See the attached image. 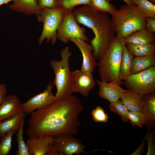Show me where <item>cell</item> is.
<instances>
[{
  "mask_svg": "<svg viewBox=\"0 0 155 155\" xmlns=\"http://www.w3.org/2000/svg\"><path fill=\"white\" fill-rule=\"evenodd\" d=\"M84 109L82 102L73 94L56 101L31 114L27 135L35 137L63 133L76 135L81 125L78 117Z\"/></svg>",
  "mask_w": 155,
  "mask_h": 155,
  "instance_id": "cell-1",
  "label": "cell"
},
{
  "mask_svg": "<svg viewBox=\"0 0 155 155\" xmlns=\"http://www.w3.org/2000/svg\"><path fill=\"white\" fill-rule=\"evenodd\" d=\"M78 23L91 29L94 37L90 42L95 60H100L112 39L116 34L111 19L106 13L96 10L88 5H84L73 11Z\"/></svg>",
  "mask_w": 155,
  "mask_h": 155,
  "instance_id": "cell-2",
  "label": "cell"
},
{
  "mask_svg": "<svg viewBox=\"0 0 155 155\" xmlns=\"http://www.w3.org/2000/svg\"><path fill=\"white\" fill-rule=\"evenodd\" d=\"M146 17L137 5L127 4L112 16L113 28L117 36L125 38L133 32L146 29Z\"/></svg>",
  "mask_w": 155,
  "mask_h": 155,
  "instance_id": "cell-3",
  "label": "cell"
},
{
  "mask_svg": "<svg viewBox=\"0 0 155 155\" xmlns=\"http://www.w3.org/2000/svg\"><path fill=\"white\" fill-rule=\"evenodd\" d=\"M125 38L116 36L111 40L98 63L100 76L102 81L114 82L120 85L119 71Z\"/></svg>",
  "mask_w": 155,
  "mask_h": 155,
  "instance_id": "cell-4",
  "label": "cell"
},
{
  "mask_svg": "<svg viewBox=\"0 0 155 155\" xmlns=\"http://www.w3.org/2000/svg\"><path fill=\"white\" fill-rule=\"evenodd\" d=\"M60 53V61L52 60L50 62L55 75L53 82L57 89L55 95L57 101L64 99L73 93L71 89V71L69 63L71 53L67 46L63 48Z\"/></svg>",
  "mask_w": 155,
  "mask_h": 155,
  "instance_id": "cell-5",
  "label": "cell"
},
{
  "mask_svg": "<svg viewBox=\"0 0 155 155\" xmlns=\"http://www.w3.org/2000/svg\"><path fill=\"white\" fill-rule=\"evenodd\" d=\"M66 13L58 8H45L37 16L38 21L43 24L41 34L38 39L40 45L42 43L45 39H46L47 43L51 41L52 45L55 44L58 38L57 28Z\"/></svg>",
  "mask_w": 155,
  "mask_h": 155,
  "instance_id": "cell-6",
  "label": "cell"
},
{
  "mask_svg": "<svg viewBox=\"0 0 155 155\" xmlns=\"http://www.w3.org/2000/svg\"><path fill=\"white\" fill-rule=\"evenodd\" d=\"M124 81L128 90L143 97L155 91V66L132 74Z\"/></svg>",
  "mask_w": 155,
  "mask_h": 155,
  "instance_id": "cell-7",
  "label": "cell"
},
{
  "mask_svg": "<svg viewBox=\"0 0 155 155\" xmlns=\"http://www.w3.org/2000/svg\"><path fill=\"white\" fill-rule=\"evenodd\" d=\"M85 28L80 27L75 19L73 11L66 13L57 30L58 39L64 43H68L71 38L79 39L88 42L85 34Z\"/></svg>",
  "mask_w": 155,
  "mask_h": 155,
  "instance_id": "cell-8",
  "label": "cell"
},
{
  "mask_svg": "<svg viewBox=\"0 0 155 155\" xmlns=\"http://www.w3.org/2000/svg\"><path fill=\"white\" fill-rule=\"evenodd\" d=\"M53 82L50 81L44 91L21 103L22 111L26 114H31L36 110L44 108L57 101L53 93Z\"/></svg>",
  "mask_w": 155,
  "mask_h": 155,
  "instance_id": "cell-9",
  "label": "cell"
},
{
  "mask_svg": "<svg viewBox=\"0 0 155 155\" xmlns=\"http://www.w3.org/2000/svg\"><path fill=\"white\" fill-rule=\"evenodd\" d=\"M67 133L60 134L55 136L53 146L58 150L61 155L86 154L89 152L84 150L86 146L81 141Z\"/></svg>",
  "mask_w": 155,
  "mask_h": 155,
  "instance_id": "cell-10",
  "label": "cell"
},
{
  "mask_svg": "<svg viewBox=\"0 0 155 155\" xmlns=\"http://www.w3.org/2000/svg\"><path fill=\"white\" fill-rule=\"evenodd\" d=\"M71 89L72 93L78 92L83 96H88L96 83L92 73L80 70L71 71Z\"/></svg>",
  "mask_w": 155,
  "mask_h": 155,
  "instance_id": "cell-11",
  "label": "cell"
},
{
  "mask_svg": "<svg viewBox=\"0 0 155 155\" xmlns=\"http://www.w3.org/2000/svg\"><path fill=\"white\" fill-rule=\"evenodd\" d=\"M55 139V137L52 135L29 137L26 143L29 154L47 155L53 146Z\"/></svg>",
  "mask_w": 155,
  "mask_h": 155,
  "instance_id": "cell-12",
  "label": "cell"
},
{
  "mask_svg": "<svg viewBox=\"0 0 155 155\" xmlns=\"http://www.w3.org/2000/svg\"><path fill=\"white\" fill-rule=\"evenodd\" d=\"M69 40L76 45L82 53L83 61L81 70L87 72L92 73L95 67L98 65V63L94 59L91 45L79 39L71 38Z\"/></svg>",
  "mask_w": 155,
  "mask_h": 155,
  "instance_id": "cell-13",
  "label": "cell"
},
{
  "mask_svg": "<svg viewBox=\"0 0 155 155\" xmlns=\"http://www.w3.org/2000/svg\"><path fill=\"white\" fill-rule=\"evenodd\" d=\"M96 82L99 88L98 96L110 102L119 100L121 95L129 91L123 89L119 84L115 82H109L102 80H97Z\"/></svg>",
  "mask_w": 155,
  "mask_h": 155,
  "instance_id": "cell-14",
  "label": "cell"
},
{
  "mask_svg": "<svg viewBox=\"0 0 155 155\" xmlns=\"http://www.w3.org/2000/svg\"><path fill=\"white\" fill-rule=\"evenodd\" d=\"M21 103L15 95L6 96L0 105V122L22 112Z\"/></svg>",
  "mask_w": 155,
  "mask_h": 155,
  "instance_id": "cell-15",
  "label": "cell"
},
{
  "mask_svg": "<svg viewBox=\"0 0 155 155\" xmlns=\"http://www.w3.org/2000/svg\"><path fill=\"white\" fill-rule=\"evenodd\" d=\"M12 1V4L8 6L10 9L26 16H37L40 13L36 0H13Z\"/></svg>",
  "mask_w": 155,
  "mask_h": 155,
  "instance_id": "cell-16",
  "label": "cell"
},
{
  "mask_svg": "<svg viewBox=\"0 0 155 155\" xmlns=\"http://www.w3.org/2000/svg\"><path fill=\"white\" fill-rule=\"evenodd\" d=\"M125 43L137 45H145L155 43V33L146 29L138 30L130 34L125 38Z\"/></svg>",
  "mask_w": 155,
  "mask_h": 155,
  "instance_id": "cell-17",
  "label": "cell"
},
{
  "mask_svg": "<svg viewBox=\"0 0 155 155\" xmlns=\"http://www.w3.org/2000/svg\"><path fill=\"white\" fill-rule=\"evenodd\" d=\"M26 114L22 111L20 113L0 122V137L8 133L17 131L22 121L25 120Z\"/></svg>",
  "mask_w": 155,
  "mask_h": 155,
  "instance_id": "cell-18",
  "label": "cell"
},
{
  "mask_svg": "<svg viewBox=\"0 0 155 155\" xmlns=\"http://www.w3.org/2000/svg\"><path fill=\"white\" fill-rule=\"evenodd\" d=\"M142 111L146 117V125L154 127L155 125V94L152 93L143 96Z\"/></svg>",
  "mask_w": 155,
  "mask_h": 155,
  "instance_id": "cell-19",
  "label": "cell"
},
{
  "mask_svg": "<svg viewBox=\"0 0 155 155\" xmlns=\"http://www.w3.org/2000/svg\"><path fill=\"white\" fill-rule=\"evenodd\" d=\"M120 98L122 103L129 111H142L143 97L129 90L123 93Z\"/></svg>",
  "mask_w": 155,
  "mask_h": 155,
  "instance_id": "cell-20",
  "label": "cell"
},
{
  "mask_svg": "<svg viewBox=\"0 0 155 155\" xmlns=\"http://www.w3.org/2000/svg\"><path fill=\"white\" fill-rule=\"evenodd\" d=\"M153 66H155V54L136 57L132 62L131 74L138 73Z\"/></svg>",
  "mask_w": 155,
  "mask_h": 155,
  "instance_id": "cell-21",
  "label": "cell"
},
{
  "mask_svg": "<svg viewBox=\"0 0 155 155\" xmlns=\"http://www.w3.org/2000/svg\"><path fill=\"white\" fill-rule=\"evenodd\" d=\"M134 55L124 46L119 71V78L121 80H125L131 74V67Z\"/></svg>",
  "mask_w": 155,
  "mask_h": 155,
  "instance_id": "cell-22",
  "label": "cell"
},
{
  "mask_svg": "<svg viewBox=\"0 0 155 155\" xmlns=\"http://www.w3.org/2000/svg\"><path fill=\"white\" fill-rule=\"evenodd\" d=\"M125 45L128 50L135 57L148 56L155 53V43L137 45L125 43Z\"/></svg>",
  "mask_w": 155,
  "mask_h": 155,
  "instance_id": "cell-23",
  "label": "cell"
},
{
  "mask_svg": "<svg viewBox=\"0 0 155 155\" xmlns=\"http://www.w3.org/2000/svg\"><path fill=\"white\" fill-rule=\"evenodd\" d=\"M90 0H55L54 8L66 13L73 11L75 7L79 5H88Z\"/></svg>",
  "mask_w": 155,
  "mask_h": 155,
  "instance_id": "cell-24",
  "label": "cell"
},
{
  "mask_svg": "<svg viewBox=\"0 0 155 155\" xmlns=\"http://www.w3.org/2000/svg\"><path fill=\"white\" fill-rule=\"evenodd\" d=\"M88 5L99 11L108 13L115 15L118 10L107 0H90Z\"/></svg>",
  "mask_w": 155,
  "mask_h": 155,
  "instance_id": "cell-25",
  "label": "cell"
},
{
  "mask_svg": "<svg viewBox=\"0 0 155 155\" xmlns=\"http://www.w3.org/2000/svg\"><path fill=\"white\" fill-rule=\"evenodd\" d=\"M146 14V17L155 19V5L148 0H131Z\"/></svg>",
  "mask_w": 155,
  "mask_h": 155,
  "instance_id": "cell-26",
  "label": "cell"
},
{
  "mask_svg": "<svg viewBox=\"0 0 155 155\" xmlns=\"http://www.w3.org/2000/svg\"><path fill=\"white\" fill-rule=\"evenodd\" d=\"M110 103L109 108L111 110L120 115L123 122H128L129 120L128 117L129 111L121 101L119 100Z\"/></svg>",
  "mask_w": 155,
  "mask_h": 155,
  "instance_id": "cell-27",
  "label": "cell"
},
{
  "mask_svg": "<svg viewBox=\"0 0 155 155\" xmlns=\"http://www.w3.org/2000/svg\"><path fill=\"white\" fill-rule=\"evenodd\" d=\"M15 133L12 131L0 137V155H7L9 153L12 148V137Z\"/></svg>",
  "mask_w": 155,
  "mask_h": 155,
  "instance_id": "cell-28",
  "label": "cell"
},
{
  "mask_svg": "<svg viewBox=\"0 0 155 155\" xmlns=\"http://www.w3.org/2000/svg\"><path fill=\"white\" fill-rule=\"evenodd\" d=\"M128 117L133 127L136 125L141 128L146 123V117L142 111H129Z\"/></svg>",
  "mask_w": 155,
  "mask_h": 155,
  "instance_id": "cell-29",
  "label": "cell"
},
{
  "mask_svg": "<svg viewBox=\"0 0 155 155\" xmlns=\"http://www.w3.org/2000/svg\"><path fill=\"white\" fill-rule=\"evenodd\" d=\"M24 121V120L22 121L16 135L18 144V150L17 151V155H30L28 147L23 139Z\"/></svg>",
  "mask_w": 155,
  "mask_h": 155,
  "instance_id": "cell-30",
  "label": "cell"
},
{
  "mask_svg": "<svg viewBox=\"0 0 155 155\" xmlns=\"http://www.w3.org/2000/svg\"><path fill=\"white\" fill-rule=\"evenodd\" d=\"M93 120L96 122L106 123L108 121V117L103 108L97 106L91 112Z\"/></svg>",
  "mask_w": 155,
  "mask_h": 155,
  "instance_id": "cell-31",
  "label": "cell"
},
{
  "mask_svg": "<svg viewBox=\"0 0 155 155\" xmlns=\"http://www.w3.org/2000/svg\"><path fill=\"white\" fill-rule=\"evenodd\" d=\"M146 135L145 139L148 143V150L146 155H155V146L153 145V140L154 133L148 131Z\"/></svg>",
  "mask_w": 155,
  "mask_h": 155,
  "instance_id": "cell-32",
  "label": "cell"
},
{
  "mask_svg": "<svg viewBox=\"0 0 155 155\" xmlns=\"http://www.w3.org/2000/svg\"><path fill=\"white\" fill-rule=\"evenodd\" d=\"M38 9L40 13L43 9L45 8H53L55 5V0H36Z\"/></svg>",
  "mask_w": 155,
  "mask_h": 155,
  "instance_id": "cell-33",
  "label": "cell"
},
{
  "mask_svg": "<svg viewBox=\"0 0 155 155\" xmlns=\"http://www.w3.org/2000/svg\"><path fill=\"white\" fill-rule=\"evenodd\" d=\"M146 29L149 32H155V19L146 17Z\"/></svg>",
  "mask_w": 155,
  "mask_h": 155,
  "instance_id": "cell-34",
  "label": "cell"
},
{
  "mask_svg": "<svg viewBox=\"0 0 155 155\" xmlns=\"http://www.w3.org/2000/svg\"><path fill=\"white\" fill-rule=\"evenodd\" d=\"M7 90L6 85L0 83V105L6 96Z\"/></svg>",
  "mask_w": 155,
  "mask_h": 155,
  "instance_id": "cell-35",
  "label": "cell"
},
{
  "mask_svg": "<svg viewBox=\"0 0 155 155\" xmlns=\"http://www.w3.org/2000/svg\"><path fill=\"white\" fill-rule=\"evenodd\" d=\"M144 140L142 143L133 152L131 155H140L143 152L145 146V143L144 142Z\"/></svg>",
  "mask_w": 155,
  "mask_h": 155,
  "instance_id": "cell-36",
  "label": "cell"
},
{
  "mask_svg": "<svg viewBox=\"0 0 155 155\" xmlns=\"http://www.w3.org/2000/svg\"><path fill=\"white\" fill-rule=\"evenodd\" d=\"M47 155H61V154L58 150L53 145Z\"/></svg>",
  "mask_w": 155,
  "mask_h": 155,
  "instance_id": "cell-37",
  "label": "cell"
},
{
  "mask_svg": "<svg viewBox=\"0 0 155 155\" xmlns=\"http://www.w3.org/2000/svg\"><path fill=\"white\" fill-rule=\"evenodd\" d=\"M13 0H0V7L3 4H7L9 2L12 1Z\"/></svg>",
  "mask_w": 155,
  "mask_h": 155,
  "instance_id": "cell-38",
  "label": "cell"
},
{
  "mask_svg": "<svg viewBox=\"0 0 155 155\" xmlns=\"http://www.w3.org/2000/svg\"><path fill=\"white\" fill-rule=\"evenodd\" d=\"M108 1L110 2V0H107ZM125 2L127 4L129 5H133L134 4L131 1V0H122Z\"/></svg>",
  "mask_w": 155,
  "mask_h": 155,
  "instance_id": "cell-39",
  "label": "cell"
},
{
  "mask_svg": "<svg viewBox=\"0 0 155 155\" xmlns=\"http://www.w3.org/2000/svg\"><path fill=\"white\" fill-rule=\"evenodd\" d=\"M150 1L153 4L155 3V0H150Z\"/></svg>",
  "mask_w": 155,
  "mask_h": 155,
  "instance_id": "cell-40",
  "label": "cell"
}]
</instances>
